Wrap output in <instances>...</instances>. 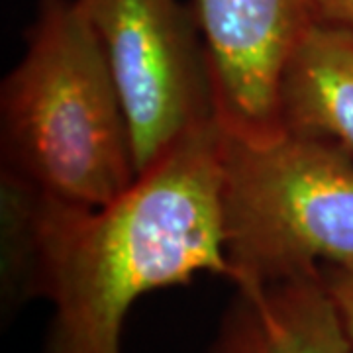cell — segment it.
<instances>
[{
  "label": "cell",
  "instance_id": "cell-1",
  "mask_svg": "<svg viewBox=\"0 0 353 353\" xmlns=\"http://www.w3.org/2000/svg\"><path fill=\"white\" fill-rule=\"evenodd\" d=\"M220 122L192 130L102 208L28 190L4 232L14 306L43 299V353H122L128 312L153 290L199 273L230 281Z\"/></svg>",
  "mask_w": 353,
  "mask_h": 353
},
{
  "label": "cell",
  "instance_id": "cell-2",
  "mask_svg": "<svg viewBox=\"0 0 353 353\" xmlns=\"http://www.w3.org/2000/svg\"><path fill=\"white\" fill-rule=\"evenodd\" d=\"M0 173L85 208L138 179L124 102L77 0H38L24 55L0 85Z\"/></svg>",
  "mask_w": 353,
  "mask_h": 353
},
{
  "label": "cell",
  "instance_id": "cell-3",
  "mask_svg": "<svg viewBox=\"0 0 353 353\" xmlns=\"http://www.w3.org/2000/svg\"><path fill=\"white\" fill-rule=\"evenodd\" d=\"M224 248L234 285L353 265V153L320 136L224 132Z\"/></svg>",
  "mask_w": 353,
  "mask_h": 353
},
{
  "label": "cell",
  "instance_id": "cell-4",
  "mask_svg": "<svg viewBox=\"0 0 353 353\" xmlns=\"http://www.w3.org/2000/svg\"><path fill=\"white\" fill-rule=\"evenodd\" d=\"M126 108L138 175L192 130L218 120L206 43L179 0H77Z\"/></svg>",
  "mask_w": 353,
  "mask_h": 353
},
{
  "label": "cell",
  "instance_id": "cell-5",
  "mask_svg": "<svg viewBox=\"0 0 353 353\" xmlns=\"http://www.w3.org/2000/svg\"><path fill=\"white\" fill-rule=\"evenodd\" d=\"M212 73L218 122L241 139L283 134L281 83L318 24L312 0H194Z\"/></svg>",
  "mask_w": 353,
  "mask_h": 353
},
{
  "label": "cell",
  "instance_id": "cell-6",
  "mask_svg": "<svg viewBox=\"0 0 353 353\" xmlns=\"http://www.w3.org/2000/svg\"><path fill=\"white\" fill-rule=\"evenodd\" d=\"M208 353H353L320 271L236 285Z\"/></svg>",
  "mask_w": 353,
  "mask_h": 353
},
{
  "label": "cell",
  "instance_id": "cell-7",
  "mask_svg": "<svg viewBox=\"0 0 353 353\" xmlns=\"http://www.w3.org/2000/svg\"><path fill=\"white\" fill-rule=\"evenodd\" d=\"M285 132L338 141L353 153V32L316 24L281 83Z\"/></svg>",
  "mask_w": 353,
  "mask_h": 353
},
{
  "label": "cell",
  "instance_id": "cell-8",
  "mask_svg": "<svg viewBox=\"0 0 353 353\" xmlns=\"http://www.w3.org/2000/svg\"><path fill=\"white\" fill-rule=\"evenodd\" d=\"M320 279L336 306L353 350V265H322Z\"/></svg>",
  "mask_w": 353,
  "mask_h": 353
},
{
  "label": "cell",
  "instance_id": "cell-9",
  "mask_svg": "<svg viewBox=\"0 0 353 353\" xmlns=\"http://www.w3.org/2000/svg\"><path fill=\"white\" fill-rule=\"evenodd\" d=\"M318 24L353 32V0H312Z\"/></svg>",
  "mask_w": 353,
  "mask_h": 353
}]
</instances>
